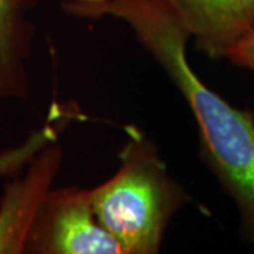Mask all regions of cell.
Masks as SVG:
<instances>
[{"mask_svg": "<svg viewBox=\"0 0 254 254\" xmlns=\"http://www.w3.org/2000/svg\"><path fill=\"white\" fill-rule=\"evenodd\" d=\"M63 9L73 17L118 18L133 30L190 106L202 155L254 242V115L232 106L195 73L185 51L190 37L171 10L163 0H64Z\"/></svg>", "mask_w": 254, "mask_h": 254, "instance_id": "1", "label": "cell"}, {"mask_svg": "<svg viewBox=\"0 0 254 254\" xmlns=\"http://www.w3.org/2000/svg\"><path fill=\"white\" fill-rule=\"evenodd\" d=\"M79 119H82L81 112L75 105H53L43 126L33 131L21 144L0 151V178L13 177L21 171L38 151L58 140V134L66 125Z\"/></svg>", "mask_w": 254, "mask_h": 254, "instance_id": "7", "label": "cell"}, {"mask_svg": "<svg viewBox=\"0 0 254 254\" xmlns=\"http://www.w3.org/2000/svg\"><path fill=\"white\" fill-rule=\"evenodd\" d=\"M38 0H0V100L27 98V64L34 26L28 13Z\"/></svg>", "mask_w": 254, "mask_h": 254, "instance_id": "6", "label": "cell"}, {"mask_svg": "<svg viewBox=\"0 0 254 254\" xmlns=\"http://www.w3.org/2000/svg\"><path fill=\"white\" fill-rule=\"evenodd\" d=\"M26 252L41 254H123L95 215L91 190L68 187L47 195Z\"/></svg>", "mask_w": 254, "mask_h": 254, "instance_id": "3", "label": "cell"}, {"mask_svg": "<svg viewBox=\"0 0 254 254\" xmlns=\"http://www.w3.org/2000/svg\"><path fill=\"white\" fill-rule=\"evenodd\" d=\"M61 164L63 148L53 141L4 185L0 199V254L26 253L30 233Z\"/></svg>", "mask_w": 254, "mask_h": 254, "instance_id": "4", "label": "cell"}, {"mask_svg": "<svg viewBox=\"0 0 254 254\" xmlns=\"http://www.w3.org/2000/svg\"><path fill=\"white\" fill-rule=\"evenodd\" d=\"M227 58L232 63L254 72V31L240 41L230 53Z\"/></svg>", "mask_w": 254, "mask_h": 254, "instance_id": "8", "label": "cell"}, {"mask_svg": "<svg viewBox=\"0 0 254 254\" xmlns=\"http://www.w3.org/2000/svg\"><path fill=\"white\" fill-rule=\"evenodd\" d=\"M126 133L118 171L91 190L92 206L123 254L158 253L187 195L168 174L153 141L136 126H127Z\"/></svg>", "mask_w": 254, "mask_h": 254, "instance_id": "2", "label": "cell"}, {"mask_svg": "<svg viewBox=\"0 0 254 254\" xmlns=\"http://www.w3.org/2000/svg\"><path fill=\"white\" fill-rule=\"evenodd\" d=\"M209 58L229 53L254 31V0H163Z\"/></svg>", "mask_w": 254, "mask_h": 254, "instance_id": "5", "label": "cell"}]
</instances>
